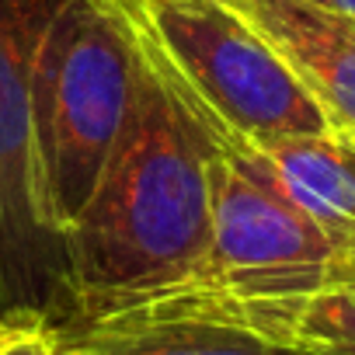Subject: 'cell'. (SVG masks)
I'll return each mask as SVG.
<instances>
[{"label":"cell","mask_w":355,"mask_h":355,"mask_svg":"<svg viewBox=\"0 0 355 355\" xmlns=\"http://www.w3.org/2000/svg\"><path fill=\"white\" fill-rule=\"evenodd\" d=\"M60 355H91V352H80V348H73V345H63V341H60Z\"/></svg>","instance_id":"7c38bea8"},{"label":"cell","mask_w":355,"mask_h":355,"mask_svg":"<svg viewBox=\"0 0 355 355\" xmlns=\"http://www.w3.org/2000/svg\"><path fill=\"white\" fill-rule=\"evenodd\" d=\"M334 8H338V11H345L348 18H355V0H334Z\"/></svg>","instance_id":"8fae6325"},{"label":"cell","mask_w":355,"mask_h":355,"mask_svg":"<svg viewBox=\"0 0 355 355\" xmlns=\"http://www.w3.org/2000/svg\"><path fill=\"white\" fill-rule=\"evenodd\" d=\"M348 282H355V261L265 174L216 146L209 251L196 275L167 296L251 313Z\"/></svg>","instance_id":"277c9868"},{"label":"cell","mask_w":355,"mask_h":355,"mask_svg":"<svg viewBox=\"0 0 355 355\" xmlns=\"http://www.w3.org/2000/svg\"><path fill=\"white\" fill-rule=\"evenodd\" d=\"M178 300H185V296H178ZM209 310H216V306H209ZM220 313H227V310H220ZM227 317H234L268 338H279L303 355H355V282L324 289V293L289 303V306L227 313Z\"/></svg>","instance_id":"9c48e42d"},{"label":"cell","mask_w":355,"mask_h":355,"mask_svg":"<svg viewBox=\"0 0 355 355\" xmlns=\"http://www.w3.org/2000/svg\"><path fill=\"white\" fill-rule=\"evenodd\" d=\"M220 150L265 174L355 261V150H348L334 136Z\"/></svg>","instance_id":"ba28073f"},{"label":"cell","mask_w":355,"mask_h":355,"mask_svg":"<svg viewBox=\"0 0 355 355\" xmlns=\"http://www.w3.org/2000/svg\"><path fill=\"white\" fill-rule=\"evenodd\" d=\"M293 70L331 136L355 150V18L310 0H223Z\"/></svg>","instance_id":"8992f818"},{"label":"cell","mask_w":355,"mask_h":355,"mask_svg":"<svg viewBox=\"0 0 355 355\" xmlns=\"http://www.w3.org/2000/svg\"><path fill=\"white\" fill-rule=\"evenodd\" d=\"M60 341L91 355H303L220 310L178 296L70 324Z\"/></svg>","instance_id":"52a82bcc"},{"label":"cell","mask_w":355,"mask_h":355,"mask_svg":"<svg viewBox=\"0 0 355 355\" xmlns=\"http://www.w3.org/2000/svg\"><path fill=\"white\" fill-rule=\"evenodd\" d=\"M310 4H324V8H334V0H310Z\"/></svg>","instance_id":"4fadbf2b"},{"label":"cell","mask_w":355,"mask_h":355,"mask_svg":"<svg viewBox=\"0 0 355 355\" xmlns=\"http://www.w3.org/2000/svg\"><path fill=\"white\" fill-rule=\"evenodd\" d=\"M143 84L146 63L108 0H56L32 60V157L39 209L60 237L98 189Z\"/></svg>","instance_id":"7a4b0ae2"},{"label":"cell","mask_w":355,"mask_h":355,"mask_svg":"<svg viewBox=\"0 0 355 355\" xmlns=\"http://www.w3.org/2000/svg\"><path fill=\"white\" fill-rule=\"evenodd\" d=\"M56 0H0V313L77 320L63 237L46 223L32 157V60Z\"/></svg>","instance_id":"5b68a950"},{"label":"cell","mask_w":355,"mask_h":355,"mask_svg":"<svg viewBox=\"0 0 355 355\" xmlns=\"http://www.w3.org/2000/svg\"><path fill=\"white\" fill-rule=\"evenodd\" d=\"M213 136L146 70L129 129L98 189L63 230L77 320L182 289L209 251Z\"/></svg>","instance_id":"6da1fadb"},{"label":"cell","mask_w":355,"mask_h":355,"mask_svg":"<svg viewBox=\"0 0 355 355\" xmlns=\"http://www.w3.org/2000/svg\"><path fill=\"white\" fill-rule=\"evenodd\" d=\"M0 355H60V331L35 313H0Z\"/></svg>","instance_id":"30bf717a"},{"label":"cell","mask_w":355,"mask_h":355,"mask_svg":"<svg viewBox=\"0 0 355 355\" xmlns=\"http://www.w3.org/2000/svg\"><path fill=\"white\" fill-rule=\"evenodd\" d=\"M146 70L216 146L331 136L275 49L223 0H108Z\"/></svg>","instance_id":"3957f363"}]
</instances>
